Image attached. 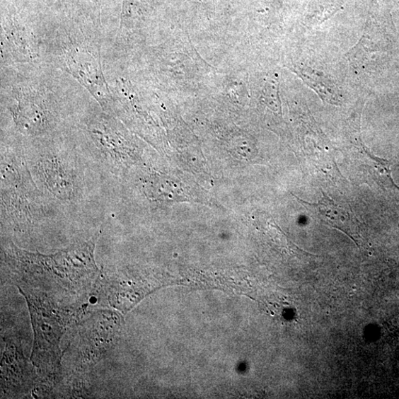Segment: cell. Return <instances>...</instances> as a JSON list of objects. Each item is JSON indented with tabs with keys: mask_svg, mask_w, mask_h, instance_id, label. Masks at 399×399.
I'll list each match as a JSON object with an SVG mask.
<instances>
[{
	"mask_svg": "<svg viewBox=\"0 0 399 399\" xmlns=\"http://www.w3.org/2000/svg\"><path fill=\"white\" fill-rule=\"evenodd\" d=\"M89 132L105 162L116 171L123 161V139L112 120L102 119L89 125Z\"/></svg>",
	"mask_w": 399,
	"mask_h": 399,
	"instance_id": "obj_5",
	"label": "cell"
},
{
	"mask_svg": "<svg viewBox=\"0 0 399 399\" xmlns=\"http://www.w3.org/2000/svg\"><path fill=\"white\" fill-rule=\"evenodd\" d=\"M119 320L115 313L103 311L82 325L76 346L82 363L98 359L105 354L116 337Z\"/></svg>",
	"mask_w": 399,
	"mask_h": 399,
	"instance_id": "obj_3",
	"label": "cell"
},
{
	"mask_svg": "<svg viewBox=\"0 0 399 399\" xmlns=\"http://www.w3.org/2000/svg\"><path fill=\"white\" fill-rule=\"evenodd\" d=\"M30 162L33 176L49 194L65 202L80 197L82 177L73 157L47 151Z\"/></svg>",
	"mask_w": 399,
	"mask_h": 399,
	"instance_id": "obj_1",
	"label": "cell"
},
{
	"mask_svg": "<svg viewBox=\"0 0 399 399\" xmlns=\"http://www.w3.org/2000/svg\"><path fill=\"white\" fill-rule=\"evenodd\" d=\"M298 200L313 217L330 227L341 230L354 240L355 235L358 234L359 222L347 204L336 202L325 194L318 204H310L303 200Z\"/></svg>",
	"mask_w": 399,
	"mask_h": 399,
	"instance_id": "obj_4",
	"label": "cell"
},
{
	"mask_svg": "<svg viewBox=\"0 0 399 399\" xmlns=\"http://www.w3.org/2000/svg\"><path fill=\"white\" fill-rule=\"evenodd\" d=\"M149 198L158 202H170L182 198L183 191L177 182L165 175H158L148 179L144 186Z\"/></svg>",
	"mask_w": 399,
	"mask_h": 399,
	"instance_id": "obj_6",
	"label": "cell"
},
{
	"mask_svg": "<svg viewBox=\"0 0 399 399\" xmlns=\"http://www.w3.org/2000/svg\"><path fill=\"white\" fill-rule=\"evenodd\" d=\"M21 292L26 297L35 332L32 361L38 368L44 369L51 365L54 371V366L57 367L59 362V342L64 324L46 299L32 293Z\"/></svg>",
	"mask_w": 399,
	"mask_h": 399,
	"instance_id": "obj_2",
	"label": "cell"
}]
</instances>
